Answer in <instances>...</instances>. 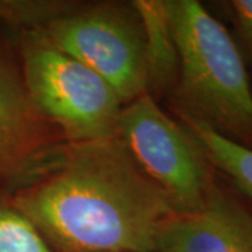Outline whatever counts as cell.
<instances>
[{
    "instance_id": "5",
    "label": "cell",
    "mask_w": 252,
    "mask_h": 252,
    "mask_svg": "<svg viewBox=\"0 0 252 252\" xmlns=\"http://www.w3.org/2000/svg\"><path fill=\"white\" fill-rule=\"evenodd\" d=\"M45 35L108 83L126 105L146 93V44L132 1L79 4L42 27Z\"/></svg>"
},
{
    "instance_id": "2",
    "label": "cell",
    "mask_w": 252,
    "mask_h": 252,
    "mask_svg": "<svg viewBox=\"0 0 252 252\" xmlns=\"http://www.w3.org/2000/svg\"><path fill=\"white\" fill-rule=\"evenodd\" d=\"M178 51L171 93L180 119L205 124L252 150V90L230 32L196 0H164Z\"/></svg>"
},
{
    "instance_id": "9",
    "label": "cell",
    "mask_w": 252,
    "mask_h": 252,
    "mask_svg": "<svg viewBox=\"0 0 252 252\" xmlns=\"http://www.w3.org/2000/svg\"><path fill=\"white\" fill-rule=\"evenodd\" d=\"M203 146L215 170L228 175L237 188L252 202V150L216 133L205 124L180 119Z\"/></svg>"
},
{
    "instance_id": "8",
    "label": "cell",
    "mask_w": 252,
    "mask_h": 252,
    "mask_svg": "<svg viewBox=\"0 0 252 252\" xmlns=\"http://www.w3.org/2000/svg\"><path fill=\"white\" fill-rule=\"evenodd\" d=\"M144 31L147 87L154 99L171 95L178 79V51L164 0H133Z\"/></svg>"
},
{
    "instance_id": "4",
    "label": "cell",
    "mask_w": 252,
    "mask_h": 252,
    "mask_svg": "<svg viewBox=\"0 0 252 252\" xmlns=\"http://www.w3.org/2000/svg\"><path fill=\"white\" fill-rule=\"evenodd\" d=\"M117 135L177 215L199 209L217 184L215 167L196 136L147 93L124 105Z\"/></svg>"
},
{
    "instance_id": "10",
    "label": "cell",
    "mask_w": 252,
    "mask_h": 252,
    "mask_svg": "<svg viewBox=\"0 0 252 252\" xmlns=\"http://www.w3.org/2000/svg\"><path fill=\"white\" fill-rule=\"evenodd\" d=\"M13 192L0 189V252H55L13 205Z\"/></svg>"
},
{
    "instance_id": "12",
    "label": "cell",
    "mask_w": 252,
    "mask_h": 252,
    "mask_svg": "<svg viewBox=\"0 0 252 252\" xmlns=\"http://www.w3.org/2000/svg\"><path fill=\"white\" fill-rule=\"evenodd\" d=\"M230 7L240 36L252 58V0H233Z\"/></svg>"
},
{
    "instance_id": "7",
    "label": "cell",
    "mask_w": 252,
    "mask_h": 252,
    "mask_svg": "<svg viewBox=\"0 0 252 252\" xmlns=\"http://www.w3.org/2000/svg\"><path fill=\"white\" fill-rule=\"evenodd\" d=\"M154 252H252V212L216 184L199 209L162 221Z\"/></svg>"
},
{
    "instance_id": "1",
    "label": "cell",
    "mask_w": 252,
    "mask_h": 252,
    "mask_svg": "<svg viewBox=\"0 0 252 252\" xmlns=\"http://www.w3.org/2000/svg\"><path fill=\"white\" fill-rule=\"evenodd\" d=\"M13 205L55 252H154L174 213L118 135L63 143L13 192Z\"/></svg>"
},
{
    "instance_id": "11",
    "label": "cell",
    "mask_w": 252,
    "mask_h": 252,
    "mask_svg": "<svg viewBox=\"0 0 252 252\" xmlns=\"http://www.w3.org/2000/svg\"><path fill=\"white\" fill-rule=\"evenodd\" d=\"M77 4L70 0H0V23L13 32L42 28Z\"/></svg>"
},
{
    "instance_id": "6",
    "label": "cell",
    "mask_w": 252,
    "mask_h": 252,
    "mask_svg": "<svg viewBox=\"0 0 252 252\" xmlns=\"http://www.w3.org/2000/svg\"><path fill=\"white\" fill-rule=\"evenodd\" d=\"M63 143L59 129L28 95L13 36L0 34V189L24 185Z\"/></svg>"
},
{
    "instance_id": "3",
    "label": "cell",
    "mask_w": 252,
    "mask_h": 252,
    "mask_svg": "<svg viewBox=\"0 0 252 252\" xmlns=\"http://www.w3.org/2000/svg\"><path fill=\"white\" fill-rule=\"evenodd\" d=\"M13 41L30 98L66 143L117 135L124 104L107 81L61 51L42 28L16 31Z\"/></svg>"
}]
</instances>
